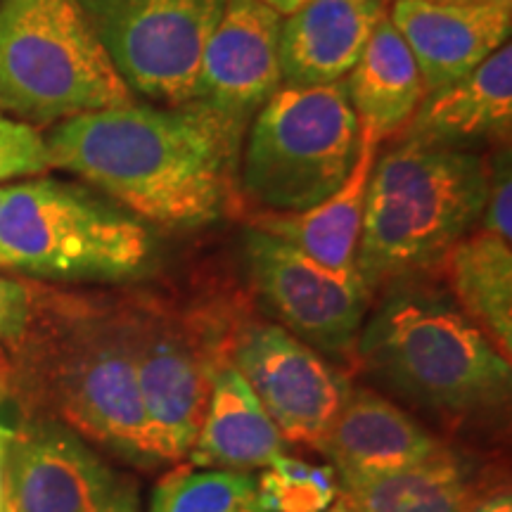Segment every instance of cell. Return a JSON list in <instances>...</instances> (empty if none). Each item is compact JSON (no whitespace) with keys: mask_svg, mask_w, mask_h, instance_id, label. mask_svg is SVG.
I'll list each match as a JSON object with an SVG mask.
<instances>
[{"mask_svg":"<svg viewBox=\"0 0 512 512\" xmlns=\"http://www.w3.org/2000/svg\"><path fill=\"white\" fill-rule=\"evenodd\" d=\"M3 387L22 415L50 418L138 470H159L133 363L126 302L34 285L27 328L5 344Z\"/></svg>","mask_w":512,"mask_h":512,"instance_id":"1","label":"cell"},{"mask_svg":"<svg viewBox=\"0 0 512 512\" xmlns=\"http://www.w3.org/2000/svg\"><path fill=\"white\" fill-rule=\"evenodd\" d=\"M235 131L197 105L131 102L62 121L46 150L50 169L81 176L140 221L195 228L228 207Z\"/></svg>","mask_w":512,"mask_h":512,"instance_id":"2","label":"cell"},{"mask_svg":"<svg viewBox=\"0 0 512 512\" xmlns=\"http://www.w3.org/2000/svg\"><path fill=\"white\" fill-rule=\"evenodd\" d=\"M354 347L351 375L441 432L489 427L508 415L512 363L453 304L415 280L380 292Z\"/></svg>","mask_w":512,"mask_h":512,"instance_id":"3","label":"cell"},{"mask_svg":"<svg viewBox=\"0 0 512 512\" xmlns=\"http://www.w3.org/2000/svg\"><path fill=\"white\" fill-rule=\"evenodd\" d=\"M491 166L479 152L399 140L368 181L356 273L373 299L430 275L479 226Z\"/></svg>","mask_w":512,"mask_h":512,"instance_id":"4","label":"cell"},{"mask_svg":"<svg viewBox=\"0 0 512 512\" xmlns=\"http://www.w3.org/2000/svg\"><path fill=\"white\" fill-rule=\"evenodd\" d=\"M155 235L131 211L76 185H10L0 207V268L60 283H126L147 273Z\"/></svg>","mask_w":512,"mask_h":512,"instance_id":"5","label":"cell"},{"mask_svg":"<svg viewBox=\"0 0 512 512\" xmlns=\"http://www.w3.org/2000/svg\"><path fill=\"white\" fill-rule=\"evenodd\" d=\"M131 102L79 0H3L0 110L50 124Z\"/></svg>","mask_w":512,"mask_h":512,"instance_id":"6","label":"cell"},{"mask_svg":"<svg viewBox=\"0 0 512 512\" xmlns=\"http://www.w3.org/2000/svg\"><path fill=\"white\" fill-rule=\"evenodd\" d=\"M361 124L344 81L283 86L259 110L242 162V192L254 211L316 207L347 181Z\"/></svg>","mask_w":512,"mask_h":512,"instance_id":"7","label":"cell"},{"mask_svg":"<svg viewBox=\"0 0 512 512\" xmlns=\"http://www.w3.org/2000/svg\"><path fill=\"white\" fill-rule=\"evenodd\" d=\"M133 363L147 432L159 465L183 463L207 413L223 366L221 311L181 316L155 304L128 302Z\"/></svg>","mask_w":512,"mask_h":512,"instance_id":"8","label":"cell"},{"mask_svg":"<svg viewBox=\"0 0 512 512\" xmlns=\"http://www.w3.org/2000/svg\"><path fill=\"white\" fill-rule=\"evenodd\" d=\"M221 351L287 444L318 451L351 387L349 370L275 320L221 313Z\"/></svg>","mask_w":512,"mask_h":512,"instance_id":"9","label":"cell"},{"mask_svg":"<svg viewBox=\"0 0 512 512\" xmlns=\"http://www.w3.org/2000/svg\"><path fill=\"white\" fill-rule=\"evenodd\" d=\"M131 88L166 107L195 105L202 53L226 0H79Z\"/></svg>","mask_w":512,"mask_h":512,"instance_id":"10","label":"cell"},{"mask_svg":"<svg viewBox=\"0 0 512 512\" xmlns=\"http://www.w3.org/2000/svg\"><path fill=\"white\" fill-rule=\"evenodd\" d=\"M245 259L249 285L275 323L335 366H354L358 332L373 302L358 275L330 271L254 228H247Z\"/></svg>","mask_w":512,"mask_h":512,"instance_id":"11","label":"cell"},{"mask_svg":"<svg viewBox=\"0 0 512 512\" xmlns=\"http://www.w3.org/2000/svg\"><path fill=\"white\" fill-rule=\"evenodd\" d=\"M12 512H143L138 482L62 422L22 415L10 444Z\"/></svg>","mask_w":512,"mask_h":512,"instance_id":"12","label":"cell"},{"mask_svg":"<svg viewBox=\"0 0 512 512\" xmlns=\"http://www.w3.org/2000/svg\"><path fill=\"white\" fill-rule=\"evenodd\" d=\"M283 17L264 0H226L202 53L195 105L240 128L283 86Z\"/></svg>","mask_w":512,"mask_h":512,"instance_id":"13","label":"cell"},{"mask_svg":"<svg viewBox=\"0 0 512 512\" xmlns=\"http://www.w3.org/2000/svg\"><path fill=\"white\" fill-rule=\"evenodd\" d=\"M456 444L370 384L351 382L347 399L325 434L320 456L339 477H377L453 451Z\"/></svg>","mask_w":512,"mask_h":512,"instance_id":"14","label":"cell"},{"mask_svg":"<svg viewBox=\"0 0 512 512\" xmlns=\"http://www.w3.org/2000/svg\"><path fill=\"white\" fill-rule=\"evenodd\" d=\"M387 15L418 62L427 93L463 79L510 41L512 3L392 0Z\"/></svg>","mask_w":512,"mask_h":512,"instance_id":"15","label":"cell"},{"mask_svg":"<svg viewBox=\"0 0 512 512\" xmlns=\"http://www.w3.org/2000/svg\"><path fill=\"white\" fill-rule=\"evenodd\" d=\"M512 128V48L510 41L491 53L463 79L427 93L399 140L470 150L503 140Z\"/></svg>","mask_w":512,"mask_h":512,"instance_id":"16","label":"cell"},{"mask_svg":"<svg viewBox=\"0 0 512 512\" xmlns=\"http://www.w3.org/2000/svg\"><path fill=\"white\" fill-rule=\"evenodd\" d=\"M384 10L380 0H304L280 27L283 83L325 86L347 79Z\"/></svg>","mask_w":512,"mask_h":512,"instance_id":"17","label":"cell"},{"mask_svg":"<svg viewBox=\"0 0 512 512\" xmlns=\"http://www.w3.org/2000/svg\"><path fill=\"white\" fill-rule=\"evenodd\" d=\"M382 143L370 131L361 128V147L351 166L347 181L339 190L318 202L316 207L278 214V211H252L247 228L261 230L292 245L316 264L342 275L356 273V249L361 240L363 211H366L368 181Z\"/></svg>","mask_w":512,"mask_h":512,"instance_id":"18","label":"cell"},{"mask_svg":"<svg viewBox=\"0 0 512 512\" xmlns=\"http://www.w3.org/2000/svg\"><path fill=\"white\" fill-rule=\"evenodd\" d=\"M285 453L287 441L252 387L230 363H223L214 377L202 427L185 460L209 470L254 472Z\"/></svg>","mask_w":512,"mask_h":512,"instance_id":"19","label":"cell"},{"mask_svg":"<svg viewBox=\"0 0 512 512\" xmlns=\"http://www.w3.org/2000/svg\"><path fill=\"white\" fill-rule=\"evenodd\" d=\"M339 484L356 512H470L491 491L486 467L458 446L406 470Z\"/></svg>","mask_w":512,"mask_h":512,"instance_id":"20","label":"cell"},{"mask_svg":"<svg viewBox=\"0 0 512 512\" xmlns=\"http://www.w3.org/2000/svg\"><path fill=\"white\" fill-rule=\"evenodd\" d=\"M358 124L380 140L396 138L418 112L427 88L418 62L389 19H377L366 48L344 79Z\"/></svg>","mask_w":512,"mask_h":512,"instance_id":"21","label":"cell"},{"mask_svg":"<svg viewBox=\"0 0 512 512\" xmlns=\"http://www.w3.org/2000/svg\"><path fill=\"white\" fill-rule=\"evenodd\" d=\"M512 240L475 228L446 254L448 297L512 361Z\"/></svg>","mask_w":512,"mask_h":512,"instance_id":"22","label":"cell"},{"mask_svg":"<svg viewBox=\"0 0 512 512\" xmlns=\"http://www.w3.org/2000/svg\"><path fill=\"white\" fill-rule=\"evenodd\" d=\"M150 512H264L252 472L176 463L159 479Z\"/></svg>","mask_w":512,"mask_h":512,"instance_id":"23","label":"cell"},{"mask_svg":"<svg viewBox=\"0 0 512 512\" xmlns=\"http://www.w3.org/2000/svg\"><path fill=\"white\" fill-rule=\"evenodd\" d=\"M256 491L264 512H320L342 496V484L332 465L285 453L261 470Z\"/></svg>","mask_w":512,"mask_h":512,"instance_id":"24","label":"cell"},{"mask_svg":"<svg viewBox=\"0 0 512 512\" xmlns=\"http://www.w3.org/2000/svg\"><path fill=\"white\" fill-rule=\"evenodd\" d=\"M50 169L46 138L29 124L0 114V181L17 176H36Z\"/></svg>","mask_w":512,"mask_h":512,"instance_id":"25","label":"cell"},{"mask_svg":"<svg viewBox=\"0 0 512 512\" xmlns=\"http://www.w3.org/2000/svg\"><path fill=\"white\" fill-rule=\"evenodd\" d=\"M479 228L503 240H512V181L510 164L498 162L489 176V195L479 219Z\"/></svg>","mask_w":512,"mask_h":512,"instance_id":"26","label":"cell"},{"mask_svg":"<svg viewBox=\"0 0 512 512\" xmlns=\"http://www.w3.org/2000/svg\"><path fill=\"white\" fill-rule=\"evenodd\" d=\"M31 306H34V285L24 280L0 275V344H10L27 328Z\"/></svg>","mask_w":512,"mask_h":512,"instance_id":"27","label":"cell"},{"mask_svg":"<svg viewBox=\"0 0 512 512\" xmlns=\"http://www.w3.org/2000/svg\"><path fill=\"white\" fill-rule=\"evenodd\" d=\"M10 444L12 430L0 425V512H12L10 505Z\"/></svg>","mask_w":512,"mask_h":512,"instance_id":"28","label":"cell"},{"mask_svg":"<svg viewBox=\"0 0 512 512\" xmlns=\"http://www.w3.org/2000/svg\"><path fill=\"white\" fill-rule=\"evenodd\" d=\"M470 512H512V494L508 484L491 489Z\"/></svg>","mask_w":512,"mask_h":512,"instance_id":"29","label":"cell"},{"mask_svg":"<svg viewBox=\"0 0 512 512\" xmlns=\"http://www.w3.org/2000/svg\"><path fill=\"white\" fill-rule=\"evenodd\" d=\"M264 3L278 10L280 15H290L292 10L299 8V0H264Z\"/></svg>","mask_w":512,"mask_h":512,"instance_id":"30","label":"cell"},{"mask_svg":"<svg viewBox=\"0 0 512 512\" xmlns=\"http://www.w3.org/2000/svg\"><path fill=\"white\" fill-rule=\"evenodd\" d=\"M320 512H356V508L347 501V498L339 496L337 501L330 505V508H325V510H320Z\"/></svg>","mask_w":512,"mask_h":512,"instance_id":"31","label":"cell"},{"mask_svg":"<svg viewBox=\"0 0 512 512\" xmlns=\"http://www.w3.org/2000/svg\"><path fill=\"white\" fill-rule=\"evenodd\" d=\"M437 3H456V5H494V3H512V0H437Z\"/></svg>","mask_w":512,"mask_h":512,"instance_id":"32","label":"cell"},{"mask_svg":"<svg viewBox=\"0 0 512 512\" xmlns=\"http://www.w3.org/2000/svg\"><path fill=\"white\" fill-rule=\"evenodd\" d=\"M5 195H8V188H0V207H3V202H5Z\"/></svg>","mask_w":512,"mask_h":512,"instance_id":"33","label":"cell"},{"mask_svg":"<svg viewBox=\"0 0 512 512\" xmlns=\"http://www.w3.org/2000/svg\"><path fill=\"white\" fill-rule=\"evenodd\" d=\"M380 3H384V5H387V3H392V0H380Z\"/></svg>","mask_w":512,"mask_h":512,"instance_id":"34","label":"cell"},{"mask_svg":"<svg viewBox=\"0 0 512 512\" xmlns=\"http://www.w3.org/2000/svg\"><path fill=\"white\" fill-rule=\"evenodd\" d=\"M304 3V0H299V5H302Z\"/></svg>","mask_w":512,"mask_h":512,"instance_id":"35","label":"cell"}]
</instances>
